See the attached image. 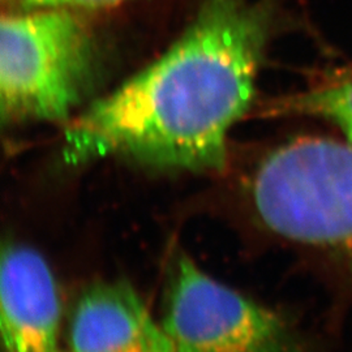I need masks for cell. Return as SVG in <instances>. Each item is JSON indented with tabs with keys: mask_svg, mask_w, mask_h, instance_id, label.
Returning a JSON list of instances; mask_svg holds the SVG:
<instances>
[{
	"mask_svg": "<svg viewBox=\"0 0 352 352\" xmlns=\"http://www.w3.org/2000/svg\"><path fill=\"white\" fill-rule=\"evenodd\" d=\"M269 25L264 0H206L162 56L67 122V161L124 157L222 170L230 131L253 98Z\"/></svg>",
	"mask_w": 352,
	"mask_h": 352,
	"instance_id": "cell-1",
	"label": "cell"
},
{
	"mask_svg": "<svg viewBox=\"0 0 352 352\" xmlns=\"http://www.w3.org/2000/svg\"><path fill=\"white\" fill-rule=\"evenodd\" d=\"M68 7L8 8L0 24L4 123L68 122L88 80L89 29Z\"/></svg>",
	"mask_w": 352,
	"mask_h": 352,
	"instance_id": "cell-2",
	"label": "cell"
},
{
	"mask_svg": "<svg viewBox=\"0 0 352 352\" xmlns=\"http://www.w3.org/2000/svg\"><path fill=\"white\" fill-rule=\"evenodd\" d=\"M254 213L283 239L352 253V146L302 138L270 151L251 183Z\"/></svg>",
	"mask_w": 352,
	"mask_h": 352,
	"instance_id": "cell-3",
	"label": "cell"
},
{
	"mask_svg": "<svg viewBox=\"0 0 352 352\" xmlns=\"http://www.w3.org/2000/svg\"><path fill=\"white\" fill-rule=\"evenodd\" d=\"M162 327L175 352H299L287 322L264 305L176 257Z\"/></svg>",
	"mask_w": 352,
	"mask_h": 352,
	"instance_id": "cell-4",
	"label": "cell"
},
{
	"mask_svg": "<svg viewBox=\"0 0 352 352\" xmlns=\"http://www.w3.org/2000/svg\"><path fill=\"white\" fill-rule=\"evenodd\" d=\"M0 298L6 352H63L58 286L36 250L14 243L3 247Z\"/></svg>",
	"mask_w": 352,
	"mask_h": 352,
	"instance_id": "cell-5",
	"label": "cell"
},
{
	"mask_svg": "<svg viewBox=\"0 0 352 352\" xmlns=\"http://www.w3.org/2000/svg\"><path fill=\"white\" fill-rule=\"evenodd\" d=\"M68 346L69 352H175L162 324L126 282H98L80 294Z\"/></svg>",
	"mask_w": 352,
	"mask_h": 352,
	"instance_id": "cell-6",
	"label": "cell"
},
{
	"mask_svg": "<svg viewBox=\"0 0 352 352\" xmlns=\"http://www.w3.org/2000/svg\"><path fill=\"white\" fill-rule=\"evenodd\" d=\"M265 113L321 118L340 128L352 146V71L325 80L312 88L267 103Z\"/></svg>",
	"mask_w": 352,
	"mask_h": 352,
	"instance_id": "cell-7",
	"label": "cell"
},
{
	"mask_svg": "<svg viewBox=\"0 0 352 352\" xmlns=\"http://www.w3.org/2000/svg\"><path fill=\"white\" fill-rule=\"evenodd\" d=\"M128 0H3L8 8H29V7H68L77 11H93L116 7Z\"/></svg>",
	"mask_w": 352,
	"mask_h": 352,
	"instance_id": "cell-8",
	"label": "cell"
}]
</instances>
